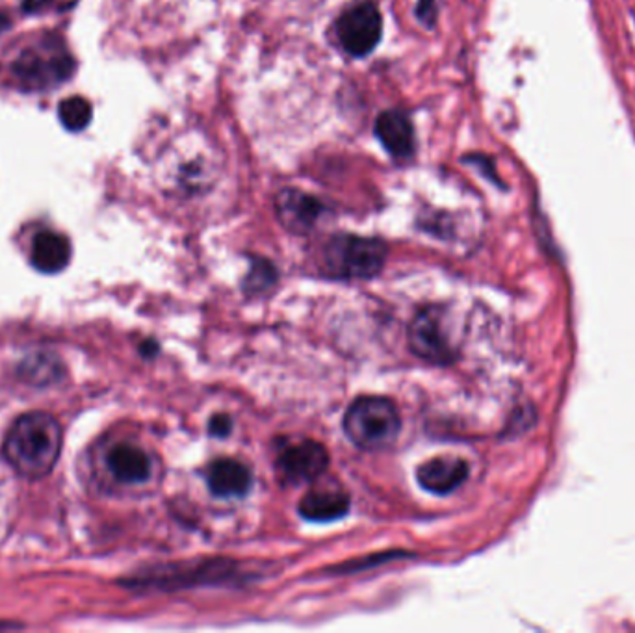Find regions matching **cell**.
I'll list each match as a JSON object with an SVG mask.
<instances>
[{
    "label": "cell",
    "instance_id": "3",
    "mask_svg": "<svg viewBox=\"0 0 635 633\" xmlns=\"http://www.w3.org/2000/svg\"><path fill=\"white\" fill-rule=\"evenodd\" d=\"M402 431V416L393 399L357 397L344 415V433L357 447L378 452L393 446Z\"/></svg>",
    "mask_w": 635,
    "mask_h": 633
},
{
    "label": "cell",
    "instance_id": "20",
    "mask_svg": "<svg viewBox=\"0 0 635 633\" xmlns=\"http://www.w3.org/2000/svg\"><path fill=\"white\" fill-rule=\"evenodd\" d=\"M8 25H10V21H8V17L4 15V13L0 12V34L7 31Z\"/></svg>",
    "mask_w": 635,
    "mask_h": 633
},
{
    "label": "cell",
    "instance_id": "11",
    "mask_svg": "<svg viewBox=\"0 0 635 633\" xmlns=\"http://www.w3.org/2000/svg\"><path fill=\"white\" fill-rule=\"evenodd\" d=\"M206 485L218 498H242L250 492L253 474L237 459L214 461L206 470Z\"/></svg>",
    "mask_w": 635,
    "mask_h": 633
},
{
    "label": "cell",
    "instance_id": "18",
    "mask_svg": "<svg viewBox=\"0 0 635 633\" xmlns=\"http://www.w3.org/2000/svg\"><path fill=\"white\" fill-rule=\"evenodd\" d=\"M418 20L426 25H433L436 17L435 0H420L417 8Z\"/></svg>",
    "mask_w": 635,
    "mask_h": 633
},
{
    "label": "cell",
    "instance_id": "1",
    "mask_svg": "<svg viewBox=\"0 0 635 633\" xmlns=\"http://www.w3.org/2000/svg\"><path fill=\"white\" fill-rule=\"evenodd\" d=\"M7 69L20 92L49 94L73 76L76 62L60 34L41 32L13 50Z\"/></svg>",
    "mask_w": 635,
    "mask_h": 633
},
{
    "label": "cell",
    "instance_id": "13",
    "mask_svg": "<svg viewBox=\"0 0 635 633\" xmlns=\"http://www.w3.org/2000/svg\"><path fill=\"white\" fill-rule=\"evenodd\" d=\"M69 261H71V243L68 237L55 230H44L34 238L31 262L32 266L41 274H58L63 267H68Z\"/></svg>",
    "mask_w": 635,
    "mask_h": 633
},
{
    "label": "cell",
    "instance_id": "17",
    "mask_svg": "<svg viewBox=\"0 0 635 633\" xmlns=\"http://www.w3.org/2000/svg\"><path fill=\"white\" fill-rule=\"evenodd\" d=\"M231 418L227 415H216L211 420V435L218 437V439H224V437L231 433Z\"/></svg>",
    "mask_w": 635,
    "mask_h": 633
},
{
    "label": "cell",
    "instance_id": "9",
    "mask_svg": "<svg viewBox=\"0 0 635 633\" xmlns=\"http://www.w3.org/2000/svg\"><path fill=\"white\" fill-rule=\"evenodd\" d=\"M468 478V463L459 457H433L418 466L417 479L426 491L433 494H450L459 489Z\"/></svg>",
    "mask_w": 635,
    "mask_h": 633
},
{
    "label": "cell",
    "instance_id": "19",
    "mask_svg": "<svg viewBox=\"0 0 635 633\" xmlns=\"http://www.w3.org/2000/svg\"><path fill=\"white\" fill-rule=\"evenodd\" d=\"M47 2H50V0H21V4H23V8L28 10V12H34V10L44 8Z\"/></svg>",
    "mask_w": 635,
    "mask_h": 633
},
{
    "label": "cell",
    "instance_id": "10",
    "mask_svg": "<svg viewBox=\"0 0 635 633\" xmlns=\"http://www.w3.org/2000/svg\"><path fill=\"white\" fill-rule=\"evenodd\" d=\"M349 494L340 487H314L299 502V515L311 522H333L348 515Z\"/></svg>",
    "mask_w": 635,
    "mask_h": 633
},
{
    "label": "cell",
    "instance_id": "7",
    "mask_svg": "<svg viewBox=\"0 0 635 633\" xmlns=\"http://www.w3.org/2000/svg\"><path fill=\"white\" fill-rule=\"evenodd\" d=\"M330 466V452L320 442L305 441L288 444L275 461L277 476L280 481L290 487L316 481Z\"/></svg>",
    "mask_w": 635,
    "mask_h": 633
},
{
    "label": "cell",
    "instance_id": "4",
    "mask_svg": "<svg viewBox=\"0 0 635 633\" xmlns=\"http://www.w3.org/2000/svg\"><path fill=\"white\" fill-rule=\"evenodd\" d=\"M388 248L378 238L338 235L324 251L325 272L335 279H374L385 267Z\"/></svg>",
    "mask_w": 635,
    "mask_h": 633
},
{
    "label": "cell",
    "instance_id": "12",
    "mask_svg": "<svg viewBox=\"0 0 635 633\" xmlns=\"http://www.w3.org/2000/svg\"><path fill=\"white\" fill-rule=\"evenodd\" d=\"M375 136L394 158H407L415 153V129L404 112L388 110L381 114L375 121Z\"/></svg>",
    "mask_w": 635,
    "mask_h": 633
},
{
    "label": "cell",
    "instance_id": "14",
    "mask_svg": "<svg viewBox=\"0 0 635 633\" xmlns=\"http://www.w3.org/2000/svg\"><path fill=\"white\" fill-rule=\"evenodd\" d=\"M108 468L121 483H144L151 478V459L142 447L119 444L108 454Z\"/></svg>",
    "mask_w": 635,
    "mask_h": 633
},
{
    "label": "cell",
    "instance_id": "2",
    "mask_svg": "<svg viewBox=\"0 0 635 633\" xmlns=\"http://www.w3.org/2000/svg\"><path fill=\"white\" fill-rule=\"evenodd\" d=\"M62 426L44 410L23 415L4 439V457L25 478H44L62 454Z\"/></svg>",
    "mask_w": 635,
    "mask_h": 633
},
{
    "label": "cell",
    "instance_id": "5",
    "mask_svg": "<svg viewBox=\"0 0 635 633\" xmlns=\"http://www.w3.org/2000/svg\"><path fill=\"white\" fill-rule=\"evenodd\" d=\"M409 348L417 357L436 367H448L454 362L455 349L444 327L443 309L426 307L412 318Z\"/></svg>",
    "mask_w": 635,
    "mask_h": 633
},
{
    "label": "cell",
    "instance_id": "8",
    "mask_svg": "<svg viewBox=\"0 0 635 633\" xmlns=\"http://www.w3.org/2000/svg\"><path fill=\"white\" fill-rule=\"evenodd\" d=\"M324 211V205L316 198L293 188L283 190L275 199L277 218L293 235H307L317 224Z\"/></svg>",
    "mask_w": 635,
    "mask_h": 633
},
{
    "label": "cell",
    "instance_id": "16",
    "mask_svg": "<svg viewBox=\"0 0 635 633\" xmlns=\"http://www.w3.org/2000/svg\"><path fill=\"white\" fill-rule=\"evenodd\" d=\"M275 280H277V272H275L274 264L259 259V261L253 262L243 288L248 294H261L268 290L269 286L275 285Z\"/></svg>",
    "mask_w": 635,
    "mask_h": 633
},
{
    "label": "cell",
    "instance_id": "6",
    "mask_svg": "<svg viewBox=\"0 0 635 633\" xmlns=\"http://www.w3.org/2000/svg\"><path fill=\"white\" fill-rule=\"evenodd\" d=\"M338 41L351 57L370 55L380 44L383 34V17L374 2H359L338 17L335 25Z\"/></svg>",
    "mask_w": 635,
    "mask_h": 633
},
{
    "label": "cell",
    "instance_id": "15",
    "mask_svg": "<svg viewBox=\"0 0 635 633\" xmlns=\"http://www.w3.org/2000/svg\"><path fill=\"white\" fill-rule=\"evenodd\" d=\"M58 118L69 132H81L94 118V108L89 105V100L75 95V97H68L60 103Z\"/></svg>",
    "mask_w": 635,
    "mask_h": 633
}]
</instances>
